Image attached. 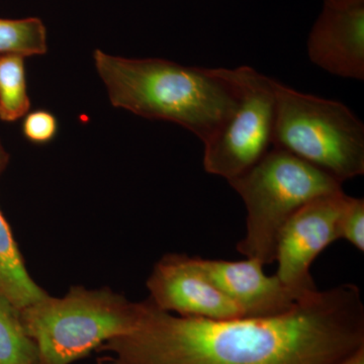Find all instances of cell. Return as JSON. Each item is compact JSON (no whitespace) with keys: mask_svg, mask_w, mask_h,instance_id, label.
Segmentation results:
<instances>
[{"mask_svg":"<svg viewBox=\"0 0 364 364\" xmlns=\"http://www.w3.org/2000/svg\"><path fill=\"white\" fill-rule=\"evenodd\" d=\"M308 55L328 73L363 80L364 4L324 6L309 35Z\"/></svg>","mask_w":364,"mask_h":364,"instance_id":"30bf717a","label":"cell"},{"mask_svg":"<svg viewBox=\"0 0 364 364\" xmlns=\"http://www.w3.org/2000/svg\"><path fill=\"white\" fill-rule=\"evenodd\" d=\"M0 294L16 308L32 305L48 296L26 270L13 232L0 210Z\"/></svg>","mask_w":364,"mask_h":364,"instance_id":"8fae6325","label":"cell"},{"mask_svg":"<svg viewBox=\"0 0 364 364\" xmlns=\"http://www.w3.org/2000/svg\"><path fill=\"white\" fill-rule=\"evenodd\" d=\"M339 239L364 251V200L347 196L338 222Z\"/></svg>","mask_w":364,"mask_h":364,"instance_id":"9a60e30c","label":"cell"},{"mask_svg":"<svg viewBox=\"0 0 364 364\" xmlns=\"http://www.w3.org/2000/svg\"><path fill=\"white\" fill-rule=\"evenodd\" d=\"M59 131L57 117L46 109L28 112L21 124V132L28 142L45 145L56 138Z\"/></svg>","mask_w":364,"mask_h":364,"instance_id":"2e32d148","label":"cell"},{"mask_svg":"<svg viewBox=\"0 0 364 364\" xmlns=\"http://www.w3.org/2000/svg\"><path fill=\"white\" fill-rule=\"evenodd\" d=\"M30 109L25 57L0 54V119L14 123Z\"/></svg>","mask_w":364,"mask_h":364,"instance_id":"4fadbf2b","label":"cell"},{"mask_svg":"<svg viewBox=\"0 0 364 364\" xmlns=\"http://www.w3.org/2000/svg\"><path fill=\"white\" fill-rule=\"evenodd\" d=\"M229 183L247 212L245 236L237 250L263 265L274 262L280 231L299 208L321 196L343 191L342 182L277 148Z\"/></svg>","mask_w":364,"mask_h":364,"instance_id":"277c9868","label":"cell"},{"mask_svg":"<svg viewBox=\"0 0 364 364\" xmlns=\"http://www.w3.org/2000/svg\"><path fill=\"white\" fill-rule=\"evenodd\" d=\"M233 71L238 102L222 128L203 144L205 171L228 181L247 171L270 150L277 112L274 79L249 66Z\"/></svg>","mask_w":364,"mask_h":364,"instance_id":"8992f818","label":"cell"},{"mask_svg":"<svg viewBox=\"0 0 364 364\" xmlns=\"http://www.w3.org/2000/svg\"><path fill=\"white\" fill-rule=\"evenodd\" d=\"M147 287L150 301L165 312L208 320L244 318L239 306L205 274L198 257L167 254L155 265Z\"/></svg>","mask_w":364,"mask_h":364,"instance_id":"ba28073f","label":"cell"},{"mask_svg":"<svg viewBox=\"0 0 364 364\" xmlns=\"http://www.w3.org/2000/svg\"><path fill=\"white\" fill-rule=\"evenodd\" d=\"M361 348L360 291L345 284L267 318L181 317L147 299L135 329L97 352V364H340Z\"/></svg>","mask_w":364,"mask_h":364,"instance_id":"6da1fadb","label":"cell"},{"mask_svg":"<svg viewBox=\"0 0 364 364\" xmlns=\"http://www.w3.org/2000/svg\"><path fill=\"white\" fill-rule=\"evenodd\" d=\"M9 163V154L7 151L4 149L2 145L1 140H0V176L4 173V170L6 169L7 165Z\"/></svg>","mask_w":364,"mask_h":364,"instance_id":"ac0fdd59","label":"cell"},{"mask_svg":"<svg viewBox=\"0 0 364 364\" xmlns=\"http://www.w3.org/2000/svg\"><path fill=\"white\" fill-rule=\"evenodd\" d=\"M200 267L210 282L234 301L244 318H267L291 311L299 299L277 274H265L260 261L203 259Z\"/></svg>","mask_w":364,"mask_h":364,"instance_id":"9c48e42d","label":"cell"},{"mask_svg":"<svg viewBox=\"0 0 364 364\" xmlns=\"http://www.w3.org/2000/svg\"><path fill=\"white\" fill-rule=\"evenodd\" d=\"M346 198L341 191L316 198L299 208L280 231L277 275L299 299L318 291L311 267L325 248L339 240V217Z\"/></svg>","mask_w":364,"mask_h":364,"instance_id":"52a82bcc","label":"cell"},{"mask_svg":"<svg viewBox=\"0 0 364 364\" xmlns=\"http://www.w3.org/2000/svg\"><path fill=\"white\" fill-rule=\"evenodd\" d=\"M273 148L287 151L342 182L363 176L364 126L346 105L275 80Z\"/></svg>","mask_w":364,"mask_h":364,"instance_id":"5b68a950","label":"cell"},{"mask_svg":"<svg viewBox=\"0 0 364 364\" xmlns=\"http://www.w3.org/2000/svg\"><path fill=\"white\" fill-rule=\"evenodd\" d=\"M47 50V31L40 18H0V54L20 55L26 58L44 55Z\"/></svg>","mask_w":364,"mask_h":364,"instance_id":"5bb4252c","label":"cell"},{"mask_svg":"<svg viewBox=\"0 0 364 364\" xmlns=\"http://www.w3.org/2000/svg\"><path fill=\"white\" fill-rule=\"evenodd\" d=\"M20 311L26 334L37 345L39 364H71L133 331L143 301L133 303L107 287L76 286L62 298L48 294Z\"/></svg>","mask_w":364,"mask_h":364,"instance_id":"3957f363","label":"cell"},{"mask_svg":"<svg viewBox=\"0 0 364 364\" xmlns=\"http://www.w3.org/2000/svg\"><path fill=\"white\" fill-rule=\"evenodd\" d=\"M361 4H364V0H324V6L333 7H349Z\"/></svg>","mask_w":364,"mask_h":364,"instance_id":"e0dca14e","label":"cell"},{"mask_svg":"<svg viewBox=\"0 0 364 364\" xmlns=\"http://www.w3.org/2000/svg\"><path fill=\"white\" fill-rule=\"evenodd\" d=\"M0 364H39V351L26 334L20 309L0 294Z\"/></svg>","mask_w":364,"mask_h":364,"instance_id":"7c38bea8","label":"cell"},{"mask_svg":"<svg viewBox=\"0 0 364 364\" xmlns=\"http://www.w3.org/2000/svg\"><path fill=\"white\" fill-rule=\"evenodd\" d=\"M340 364H364V348L359 349L353 355Z\"/></svg>","mask_w":364,"mask_h":364,"instance_id":"d6986e66","label":"cell"},{"mask_svg":"<svg viewBox=\"0 0 364 364\" xmlns=\"http://www.w3.org/2000/svg\"><path fill=\"white\" fill-rule=\"evenodd\" d=\"M93 61L114 107L179 124L203 144L222 128L238 102L233 69L123 58L100 49L93 53Z\"/></svg>","mask_w":364,"mask_h":364,"instance_id":"7a4b0ae2","label":"cell"}]
</instances>
